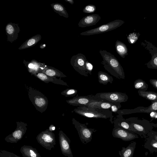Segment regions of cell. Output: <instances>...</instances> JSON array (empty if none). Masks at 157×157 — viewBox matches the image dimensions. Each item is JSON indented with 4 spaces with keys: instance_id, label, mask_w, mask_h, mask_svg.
<instances>
[{
    "instance_id": "1",
    "label": "cell",
    "mask_w": 157,
    "mask_h": 157,
    "mask_svg": "<svg viewBox=\"0 0 157 157\" xmlns=\"http://www.w3.org/2000/svg\"><path fill=\"white\" fill-rule=\"evenodd\" d=\"M99 53L103 59L101 63L105 70L115 78L124 79L125 76L123 68L114 55L105 50H100Z\"/></svg>"
},
{
    "instance_id": "2",
    "label": "cell",
    "mask_w": 157,
    "mask_h": 157,
    "mask_svg": "<svg viewBox=\"0 0 157 157\" xmlns=\"http://www.w3.org/2000/svg\"><path fill=\"white\" fill-rule=\"evenodd\" d=\"M73 111L84 117L96 119H109L113 124V116L110 109H95L86 107L78 106Z\"/></svg>"
},
{
    "instance_id": "3",
    "label": "cell",
    "mask_w": 157,
    "mask_h": 157,
    "mask_svg": "<svg viewBox=\"0 0 157 157\" xmlns=\"http://www.w3.org/2000/svg\"><path fill=\"white\" fill-rule=\"evenodd\" d=\"M136 130L137 134L141 138H145L147 134L152 130L153 127L152 123L145 119H140L137 117H130L125 119Z\"/></svg>"
},
{
    "instance_id": "4",
    "label": "cell",
    "mask_w": 157,
    "mask_h": 157,
    "mask_svg": "<svg viewBox=\"0 0 157 157\" xmlns=\"http://www.w3.org/2000/svg\"><path fill=\"white\" fill-rule=\"evenodd\" d=\"M94 96L98 101L121 103L127 101L128 99V97L125 93L119 92L98 93Z\"/></svg>"
},
{
    "instance_id": "5",
    "label": "cell",
    "mask_w": 157,
    "mask_h": 157,
    "mask_svg": "<svg viewBox=\"0 0 157 157\" xmlns=\"http://www.w3.org/2000/svg\"><path fill=\"white\" fill-rule=\"evenodd\" d=\"M72 122L82 143L86 144L90 142L93 133L97 130L94 128H88L85 124L80 123L74 118H72Z\"/></svg>"
},
{
    "instance_id": "6",
    "label": "cell",
    "mask_w": 157,
    "mask_h": 157,
    "mask_svg": "<svg viewBox=\"0 0 157 157\" xmlns=\"http://www.w3.org/2000/svg\"><path fill=\"white\" fill-rule=\"evenodd\" d=\"M124 22L121 20H115L95 28L82 32L80 33V35L90 36L107 32L120 27Z\"/></svg>"
},
{
    "instance_id": "7",
    "label": "cell",
    "mask_w": 157,
    "mask_h": 157,
    "mask_svg": "<svg viewBox=\"0 0 157 157\" xmlns=\"http://www.w3.org/2000/svg\"><path fill=\"white\" fill-rule=\"evenodd\" d=\"M36 139L39 144L48 150L54 148L56 144L55 134L48 129L40 133L37 136Z\"/></svg>"
},
{
    "instance_id": "8",
    "label": "cell",
    "mask_w": 157,
    "mask_h": 157,
    "mask_svg": "<svg viewBox=\"0 0 157 157\" xmlns=\"http://www.w3.org/2000/svg\"><path fill=\"white\" fill-rule=\"evenodd\" d=\"M87 60L84 55L79 53L71 57L70 63L75 70L79 74L84 76L88 77V74L86 67Z\"/></svg>"
},
{
    "instance_id": "9",
    "label": "cell",
    "mask_w": 157,
    "mask_h": 157,
    "mask_svg": "<svg viewBox=\"0 0 157 157\" xmlns=\"http://www.w3.org/2000/svg\"><path fill=\"white\" fill-rule=\"evenodd\" d=\"M26 124L22 122H17V127L12 133L5 138V140L8 143H17L23 138L27 130Z\"/></svg>"
},
{
    "instance_id": "10",
    "label": "cell",
    "mask_w": 157,
    "mask_h": 157,
    "mask_svg": "<svg viewBox=\"0 0 157 157\" xmlns=\"http://www.w3.org/2000/svg\"><path fill=\"white\" fill-rule=\"evenodd\" d=\"M141 45L148 50L151 55V60L145 65L148 68L157 70V47L146 40L142 42Z\"/></svg>"
},
{
    "instance_id": "11",
    "label": "cell",
    "mask_w": 157,
    "mask_h": 157,
    "mask_svg": "<svg viewBox=\"0 0 157 157\" xmlns=\"http://www.w3.org/2000/svg\"><path fill=\"white\" fill-rule=\"evenodd\" d=\"M59 139L62 153L65 156L73 157L70 146L71 140L61 130L59 132Z\"/></svg>"
},
{
    "instance_id": "12",
    "label": "cell",
    "mask_w": 157,
    "mask_h": 157,
    "mask_svg": "<svg viewBox=\"0 0 157 157\" xmlns=\"http://www.w3.org/2000/svg\"><path fill=\"white\" fill-rule=\"evenodd\" d=\"M113 136L125 141L132 140L139 138L137 134L131 133L121 128L114 127L112 132Z\"/></svg>"
},
{
    "instance_id": "13",
    "label": "cell",
    "mask_w": 157,
    "mask_h": 157,
    "mask_svg": "<svg viewBox=\"0 0 157 157\" xmlns=\"http://www.w3.org/2000/svg\"><path fill=\"white\" fill-rule=\"evenodd\" d=\"M94 100L98 101L94 98V95L91 94L87 96L77 95L67 100V102L70 105L82 107Z\"/></svg>"
},
{
    "instance_id": "14",
    "label": "cell",
    "mask_w": 157,
    "mask_h": 157,
    "mask_svg": "<svg viewBox=\"0 0 157 157\" xmlns=\"http://www.w3.org/2000/svg\"><path fill=\"white\" fill-rule=\"evenodd\" d=\"M6 31L7 40L12 43L17 39L20 29L18 24L10 22L6 25Z\"/></svg>"
},
{
    "instance_id": "15",
    "label": "cell",
    "mask_w": 157,
    "mask_h": 157,
    "mask_svg": "<svg viewBox=\"0 0 157 157\" xmlns=\"http://www.w3.org/2000/svg\"><path fill=\"white\" fill-rule=\"evenodd\" d=\"M113 123L114 127L121 128L131 133L137 134L136 130L127 122L122 115L117 114L113 119Z\"/></svg>"
},
{
    "instance_id": "16",
    "label": "cell",
    "mask_w": 157,
    "mask_h": 157,
    "mask_svg": "<svg viewBox=\"0 0 157 157\" xmlns=\"http://www.w3.org/2000/svg\"><path fill=\"white\" fill-rule=\"evenodd\" d=\"M101 19L98 14H94L87 15L83 17L78 24V26L86 27L95 25Z\"/></svg>"
},
{
    "instance_id": "17",
    "label": "cell",
    "mask_w": 157,
    "mask_h": 157,
    "mask_svg": "<svg viewBox=\"0 0 157 157\" xmlns=\"http://www.w3.org/2000/svg\"><path fill=\"white\" fill-rule=\"evenodd\" d=\"M117 102H113L101 101H93L82 107H86L95 109H110L111 106Z\"/></svg>"
},
{
    "instance_id": "18",
    "label": "cell",
    "mask_w": 157,
    "mask_h": 157,
    "mask_svg": "<svg viewBox=\"0 0 157 157\" xmlns=\"http://www.w3.org/2000/svg\"><path fill=\"white\" fill-rule=\"evenodd\" d=\"M20 151L23 157H42L36 149L30 146L23 145Z\"/></svg>"
},
{
    "instance_id": "19",
    "label": "cell",
    "mask_w": 157,
    "mask_h": 157,
    "mask_svg": "<svg viewBox=\"0 0 157 157\" xmlns=\"http://www.w3.org/2000/svg\"><path fill=\"white\" fill-rule=\"evenodd\" d=\"M136 143L135 141L131 142L127 147H123L118 151L120 157H133Z\"/></svg>"
},
{
    "instance_id": "20",
    "label": "cell",
    "mask_w": 157,
    "mask_h": 157,
    "mask_svg": "<svg viewBox=\"0 0 157 157\" xmlns=\"http://www.w3.org/2000/svg\"><path fill=\"white\" fill-rule=\"evenodd\" d=\"M41 39V36L37 34L27 40L18 48L19 50L25 49L35 45Z\"/></svg>"
},
{
    "instance_id": "21",
    "label": "cell",
    "mask_w": 157,
    "mask_h": 157,
    "mask_svg": "<svg viewBox=\"0 0 157 157\" xmlns=\"http://www.w3.org/2000/svg\"><path fill=\"white\" fill-rule=\"evenodd\" d=\"M145 139L144 148L149 150L151 154L157 153V141L148 137Z\"/></svg>"
},
{
    "instance_id": "22",
    "label": "cell",
    "mask_w": 157,
    "mask_h": 157,
    "mask_svg": "<svg viewBox=\"0 0 157 157\" xmlns=\"http://www.w3.org/2000/svg\"><path fill=\"white\" fill-rule=\"evenodd\" d=\"M115 48L116 52L122 58H125L128 55V48L123 42L118 40L116 42Z\"/></svg>"
},
{
    "instance_id": "23",
    "label": "cell",
    "mask_w": 157,
    "mask_h": 157,
    "mask_svg": "<svg viewBox=\"0 0 157 157\" xmlns=\"http://www.w3.org/2000/svg\"><path fill=\"white\" fill-rule=\"evenodd\" d=\"M98 77L99 82L104 85H107L108 83L112 84L114 81L112 76L102 71H100L98 72Z\"/></svg>"
},
{
    "instance_id": "24",
    "label": "cell",
    "mask_w": 157,
    "mask_h": 157,
    "mask_svg": "<svg viewBox=\"0 0 157 157\" xmlns=\"http://www.w3.org/2000/svg\"><path fill=\"white\" fill-rule=\"evenodd\" d=\"M46 75L51 76H57L61 77H65L67 76L62 72L55 68L44 67L40 70Z\"/></svg>"
},
{
    "instance_id": "25",
    "label": "cell",
    "mask_w": 157,
    "mask_h": 157,
    "mask_svg": "<svg viewBox=\"0 0 157 157\" xmlns=\"http://www.w3.org/2000/svg\"><path fill=\"white\" fill-rule=\"evenodd\" d=\"M54 11L66 18L69 17L68 14L64 6L61 4L54 3L51 4Z\"/></svg>"
},
{
    "instance_id": "26",
    "label": "cell",
    "mask_w": 157,
    "mask_h": 157,
    "mask_svg": "<svg viewBox=\"0 0 157 157\" xmlns=\"http://www.w3.org/2000/svg\"><path fill=\"white\" fill-rule=\"evenodd\" d=\"M138 93L139 96L151 101H157V93L155 92L138 90Z\"/></svg>"
},
{
    "instance_id": "27",
    "label": "cell",
    "mask_w": 157,
    "mask_h": 157,
    "mask_svg": "<svg viewBox=\"0 0 157 157\" xmlns=\"http://www.w3.org/2000/svg\"><path fill=\"white\" fill-rule=\"evenodd\" d=\"M134 86L136 89L142 91H146L148 88V85L143 80L138 79L134 83Z\"/></svg>"
},
{
    "instance_id": "28",
    "label": "cell",
    "mask_w": 157,
    "mask_h": 157,
    "mask_svg": "<svg viewBox=\"0 0 157 157\" xmlns=\"http://www.w3.org/2000/svg\"><path fill=\"white\" fill-rule=\"evenodd\" d=\"M146 107L140 106L134 109H123L119 110L116 113L117 114L123 115L128 114L136 113H141L142 109H145Z\"/></svg>"
},
{
    "instance_id": "29",
    "label": "cell",
    "mask_w": 157,
    "mask_h": 157,
    "mask_svg": "<svg viewBox=\"0 0 157 157\" xmlns=\"http://www.w3.org/2000/svg\"><path fill=\"white\" fill-rule=\"evenodd\" d=\"M151 104L148 107L141 110V113H149L152 111L157 112V101H151Z\"/></svg>"
},
{
    "instance_id": "30",
    "label": "cell",
    "mask_w": 157,
    "mask_h": 157,
    "mask_svg": "<svg viewBox=\"0 0 157 157\" xmlns=\"http://www.w3.org/2000/svg\"><path fill=\"white\" fill-rule=\"evenodd\" d=\"M140 34L139 33L133 32L130 33L127 36L128 42L130 44L135 43L138 40Z\"/></svg>"
},
{
    "instance_id": "31",
    "label": "cell",
    "mask_w": 157,
    "mask_h": 157,
    "mask_svg": "<svg viewBox=\"0 0 157 157\" xmlns=\"http://www.w3.org/2000/svg\"><path fill=\"white\" fill-rule=\"evenodd\" d=\"M78 91L74 89H67L63 91L62 94L66 97H75L77 95Z\"/></svg>"
},
{
    "instance_id": "32",
    "label": "cell",
    "mask_w": 157,
    "mask_h": 157,
    "mask_svg": "<svg viewBox=\"0 0 157 157\" xmlns=\"http://www.w3.org/2000/svg\"><path fill=\"white\" fill-rule=\"evenodd\" d=\"M35 104L38 107H44L46 104V101L44 98L38 96L34 101Z\"/></svg>"
},
{
    "instance_id": "33",
    "label": "cell",
    "mask_w": 157,
    "mask_h": 157,
    "mask_svg": "<svg viewBox=\"0 0 157 157\" xmlns=\"http://www.w3.org/2000/svg\"><path fill=\"white\" fill-rule=\"evenodd\" d=\"M96 10V6L93 4H89L83 8L82 11L85 13H92L95 12Z\"/></svg>"
},
{
    "instance_id": "34",
    "label": "cell",
    "mask_w": 157,
    "mask_h": 157,
    "mask_svg": "<svg viewBox=\"0 0 157 157\" xmlns=\"http://www.w3.org/2000/svg\"><path fill=\"white\" fill-rule=\"evenodd\" d=\"M0 157H21L13 153L5 150L0 151Z\"/></svg>"
},
{
    "instance_id": "35",
    "label": "cell",
    "mask_w": 157,
    "mask_h": 157,
    "mask_svg": "<svg viewBox=\"0 0 157 157\" xmlns=\"http://www.w3.org/2000/svg\"><path fill=\"white\" fill-rule=\"evenodd\" d=\"M86 67L87 72L88 74H89L90 75H91L93 66V65L90 63L89 62L88 60L86 61Z\"/></svg>"
},
{
    "instance_id": "36",
    "label": "cell",
    "mask_w": 157,
    "mask_h": 157,
    "mask_svg": "<svg viewBox=\"0 0 157 157\" xmlns=\"http://www.w3.org/2000/svg\"><path fill=\"white\" fill-rule=\"evenodd\" d=\"M147 137H151L157 141V132L152 130L147 134Z\"/></svg>"
},
{
    "instance_id": "37",
    "label": "cell",
    "mask_w": 157,
    "mask_h": 157,
    "mask_svg": "<svg viewBox=\"0 0 157 157\" xmlns=\"http://www.w3.org/2000/svg\"><path fill=\"white\" fill-rule=\"evenodd\" d=\"M149 82L153 87L157 89V79H151L149 80Z\"/></svg>"
},
{
    "instance_id": "38",
    "label": "cell",
    "mask_w": 157,
    "mask_h": 157,
    "mask_svg": "<svg viewBox=\"0 0 157 157\" xmlns=\"http://www.w3.org/2000/svg\"><path fill=\"white\" fill-rule=\"evenodd\" d=\"M149 113L150 117L152 119H157V112L152 111Z\"/></svg>"
},
{
    "instance_id": "39",
    "label": "cell",
    "mask_w": 157,
    "mask_h": 157,
    "mask_svg": "<svg viewBox=\"0 0 157 157\" xmlns=\"http://www.w3.org/2000/svg\"><path fill=\"white\" fill-rule=\"evenodd\" d=\"M55 127L53 125H51L49 127L48 129L50 131L52 132V131H54L55 130Z\"/></svg>"
},
{
    "instance_id": "40",
    "label": "cell",
    "mask_w": 157,
    "mask_h": 157,
    "mask_svg": "<svg viewBox=\"0 0 157 157\" xmlns=\"http://www.w3.org/2000/svg\"><path fill=\"white\" fill-rule=\"evenodd\" d=\"M65 1L68 2H69L71 5H73L74 3L73 0H65Z\"/></svg>"
},
{
    "instance_id": "41",
    "label": "cell",
    "mask_w": 157,
    "mask_h": 157,
    "mask_svg": "<svg viewBox=\"0 0 157 157\" xmlns=\"http://www.w3.org/2000/svg\"><path fill=\"white\" fill-rule=\"evenodd\" d=\"M152 124L153 127L155 128H157V122L156 124H154L153 123H152Z\"/></svg>"
},
{
    "instance_id": "42",
    "label": "cell",
    "mask_w": 157,
    "mask_h": 157,
    "mask_svg": "<svg viewBox=\"0 0 157 157\" xmlns=\"http://www.w3.org/2000/svg\"><path fill=\"white\" fill-rule=\"evenodd\" d=\"M155 157H157V155L156 156H155Z\"/></svg>"
}]
</instances>
